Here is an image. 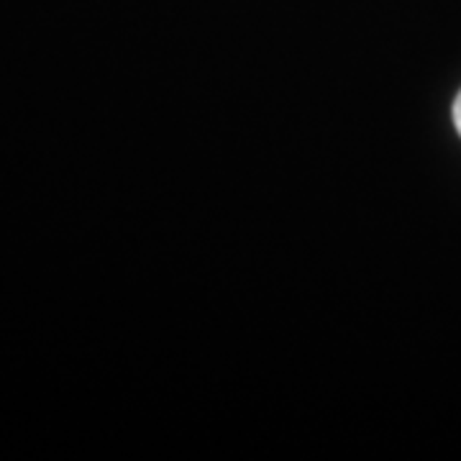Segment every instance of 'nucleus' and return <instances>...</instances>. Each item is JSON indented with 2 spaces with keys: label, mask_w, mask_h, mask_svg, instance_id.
Here are the masks:
<instances>
[{
  "label": "nucleus",
  "mask_w": 461,
  "mask_h": 461,
  "mask_svg": "<svg viewBox=\"0 0 461 461\" xmlns=\"http://www.w3.org/2000/svg\"><path fill=\"white\" fill-rule=\"evenodd\" d=\"M451 115H454V129L461 136V90L459 95L454 98V105H451Z\"/></svg>",
  "instance_id": "1"
}]
</instances>
